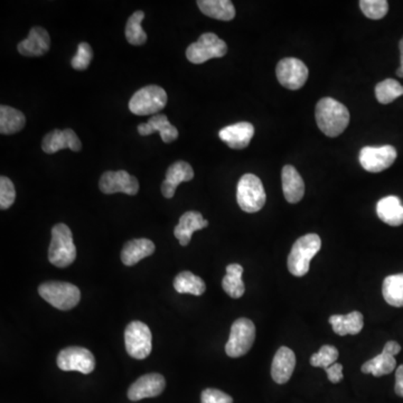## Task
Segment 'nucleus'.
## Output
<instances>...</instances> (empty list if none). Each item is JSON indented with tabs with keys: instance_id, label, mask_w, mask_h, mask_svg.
<instances>
[{
	"instance_id": "f257e3e1",
	"label": "nucleus",
	"mask_w": 403,
	"mask_h": 403,
	"mask_svg": "<svg viewBox=\"0 0 403 403\" xmlns=\"http://www.w3.org/2000/svg\"><path fill=\"white\" fill-rule=\"evenodd\" d=\"M315 116L319 129L331 138L340 136L350 124V112L348 108L333 98H323L319 100Z\"/></svg>"
},
{
	"instance_id": "f03ea898",
	"label": "nucleus",
	"mask_w": 403,
	"mask_h": 403,
	"mask_svg": "<svg viewBox=\"0 0 403 403\" xmlns=\"http://www.w3.org/2000/svg\"><path fill=\"white\" fill-rule=\"evenodd\" d=\"M322 248V240L319 235H306L299 237L290 251L288 257V269L296 277H303L309 272L311 261Z\"/></svg>"
},
{
	"instance_id": "7ed1b4c3",
	"label": "nucleus",
	"mask_w": 403,
	"mask_h": 403,
	"mask_svg": "<svg viewBox=\"0 0 403 403\" xmlns=\"http://www.w3.org/2000/svg\"><path fill=\"white\" fill-rule=\"evenodd\" d=\"M77 259V247L71 229L65 224H56L52 229V241L48 249V260L53 266L66 268Z\"/></svg>"
},
{
	"instance_id": "20e7f679",
	"label": "nucleus",
	"mask_w": 403,
	"mask_h": 403,
	"mask_svg": "<svg viewBox=\"0 0 403 403\" xmlns=\"http://www.w3.org/2000/svg\"><path fill=\"white\" fill-rule=\"evenodd\" d=\"M38 294L44 301L60 311L74 308L81 299L79 288L70 282H44L38 287Z\"/></svg>"
},
{
	"instance_id": "39448f33",
	"label": "nucleus",
	"mask_w": 403,
	"mask_h": 403,
	"mask_svg": "<svg viewBox=\"0 0 403 403\" xmlns=\"http://www.w3.org/2000/svg\"><path fill=\"white\" fill-rule=\"evenodd\" d=\"M237 200L242 211L256 213L266 204L267 195L264 184L258 176L245 174L237 183Z\"/></svg>"
},
{
	"instance_id": "423d86ee",
	"label": "nucleus",
	"mask_w": 403,
	"mask_h": 403,
	"mask_svg": "<svg viewBox=\"0 0 403 403\" xmlns=\"http://www.w3.org/2000/svg\"><path fill=\"white\" fill-rule=\"evenodd\" d=\"M166 104V91L158 85H147L132 95L129 101V110L137 116H156Z\"/></svg>"
},
{
	"instance_id": "0eeeda50",
	"label": "nucleus",
	"mask_w": 403,
	"mask_h": 403,
	"mask_svg": "<svg viewBox=\"0 0 403 403\" xmlns=\"http://www.w3.org/2000/svg\"><path fill=\"white\" fill-rule=\"evenodd\" d=\"M256 340V326L248 318H239L233 323L225 352L230 358H241L248 353Z\"/></svg>"
},
{
	"instance_id": "6e6552de",
	"label": "nucleus",
	"mask_w": 403,
	"mask_h": 403,
	"mask_svg": "<svg viewBox=\"0 0 403 403\" xmlns=\"http://www.w3.org/2000/svg\"><path fill=\"white\" fill-rule=\"evenodd\" d=\"M227 53V43L214 33H205L186 50V58L193 64L205 63L208 60L223 58Z\"/></svg>"
},
{
	"instance_id": "1a4fd4ad",
	"label": "nucleus",
	"mask_w": 403,
	"mask_h": 403,
	"mask_svg": "<svg viewBox=\"0 0 403 403\" xmlns=\"http://www.w3.org/2000/svg\"><path fill=\"white\" fill-rule=\"evenodd\" d=\"M151 330L147 325L139 321H134L126 327L124 344L126 350L131 358L144 360L151 352Z\"/></svg>"
},
{
	"instance_id": "9d476101",
	"label": "nucleus",
	"mask_w": 403,
	"mask_h": 403,
	"mask_svg": "<svg viewBox=\"0 0 403 403\" xmlns=\"http://www.w3.org/2000/svg\"><path fill=\"white\" fill-rule=\"evenodd\" d=\"M58 367L62 371H77L83 375H90L95 369V358L87 348H64L58 356Z\"/></svg>"
},
{
	"instance_id": "9b49d317",
	"label": "nucleus",
	"mask_w": 403,
	"mask_h": 403,
	"mask_svg": "<svg viewBox=\"0 0 403 403\" xmlns=\"http://www.w3.org/2000/svg\"><path fill=\"white\" fill-rule=\"evenodd\" d=\"M276 73L280 85L289 90L301 89L308 79L307 66L295 58H282L278 63Z\"/></svg>"
},
{
	"instance_id": "f8f14e48",
	"label": "nucleus",
	"mask_w": 403,
	"mask_h": 403,
	"mask_svg": "<svg viewBox=\"0 0 403 403\" xmlns=\"http://www.w3.org/2000/svg\"><path fill=\"white\" fill-rule=\"evenodd\" d=\"M397 151L392 146L364 147L360 151V163L370 173H380L392 166L397 159Z\"/></svg>"
},
{
	"instance_id": "ddd939ff",
	"label": "nucleus",
	"mask_w": 403,
	"mask_h": 403,
	"mask_svg": "<svg viewBox=\"0 0 403 403\" xmlns=\"http://www.w3.org/2000/svg\"><path fill=\"white\" fill-rule=\"evenodd\" d=\"M99 188L104 194L124 193L127 195H136L139 192V182L128 171H106L101 176Z\"/></svg>"
},
{
	"instance_id": "4468645a",
	"label": "nucleus",
	"mask_w": 403,
	"mask_h": 403,
	"mask_svg": "<svg viewBox=\"0 0 403 403\" xmlns=\"http://www.w3.org/2000/svg\"><path fill=\"white\" fill-rule=\"evenodd\" d=\"M400 350L401 346L399 343L394 340L387 342L383 348L382 353L371 358L370 361L365 362L362 365V372L364 375H372L377 377L390 375L397 367L394 356L400 353Z\"/></svg>"
},
{
	"instance_id": "2eb2a0df",
	"label": "nucleus",
	"mask_w": 403,
	"mask_h": 403,
	"mask_svg": "<svg viewBox=\"0 0 403 403\" xmlns=\"http://www.w3.org/2000/svg\"><path fill=\"white\" fill-rule=\"evenodd\" d=\"M166 387V381L163 375L158 373H151L146 375L139 379L129 387L128 390V398L131 401L143 400L146 398H154L158 397L163 393Z\"/></svg>"
},
{
	"instance_id": "dca6fc26",
	"label": "nucleus",
	"mask_w": 403,
	"mask_h": 403,
	"mask_svg": "<svg viewBox=\"0 0 403 403\" xmlns=\"http://www.w3.org/2000/svg\"><path fill=\"white\" fill-rule=\"evenodd\" d=\"M42 149L46 154H55L62 149L80 151L82 149L81 140L72 129L58 130L48 132L43 139Z\"/></svg>"
},
{
	"instance_id": "f3484780",
	"label": "nucleus",
	"mask_w": 403,
	"mask_h": 403,
	"mask_svg": "<svg viewBox=\"0 0 403 403\" xmlns=\"http://www.w3.org/2000/svg\"><path fill=\"white\" fill-rule=\"evenodd\" d=\"M50 48V37L43 27H33L28 36L17 46L19 54L28 58H36L48 53Z\"/></svg>"
},
{
	"instance_id": "a211bd4d",
	"label": "nucleus",
	"mask_w": 403,
	"mask_h": 403,
	"mask_svg": "<svg viewBox=\"0 0 403 403\" xmlns=\"http://www.w3.org/2000/svg\"><path fill=\"white\" fill-rule=\"evenodd\" d=\"M254 134V127L250 122H237L224 127L220 130L219 137L232 149L248 147Z\"/></svg>"
},
{
	"instance_id": "6ab92c4d",
	"label": "nucleus",
	"mask_w": 403,
	"mask_h": 403,
	"mask_svg": "<svg viewBox=\"0 0 403 403\" xmlns=\"http://www.w3.org/2000/svg\"><path fill=\"white\" fill-rule=\"evenodd\" d=\"M194 178V171L190 163L184 161L173 163L166 171V179L161 185L163 198H171L175 195L176 188L183 182H190Z\"/></svg>"
},
{
	"instance_id": "aec40b11",
	"label": "nucleus",
	"mask_w": 403,
	"mask_h": 403,
	"mask_svg": "<svg viewBox=\"0 0 403 403\" xmlns=\"http://www.w3.org/2000/svg\"><path fill=\"white\" fill-rule=\"evenodd\" d=\"M296 367V355L293 350L282 346L272 360V377L278 385H286L293 375Z\"/></svg>"
},
{
	"instance_id": "412c9836",
	"label": "nucleus",
	"mask_w": 403,
	"mask_h": 403,
	"mask_svg": "<svg viewBox=\"0 0 403 403\" xmlns=\"http://www.w3.org/2000/svg\"><path fill=\"white\" fill-rule=\"evenodd\" d=\"M208 225V220L202 214L195 211H188L183 214L178 224L174 229V235L181 245L186 247L192 240L193 233L205 229Z\"/></svg>"
},
{
	"instance_id": "4be33fe9",
	"label": "nucleus",
	"mask_w": 403,
	"mask_h": 403,
	"mask_svg": "<svg viewBox=\"0 0 403 403\" xmlns=\"http://www.w3.org/2000/svg\"><path fill=\"white\" fill-rule=\"evenodd\" d=\"M282 192L288 203L296 204L303 200L305 184L303 177L291 165H286L281 171Z\"/></svg>"
},
{
	"instance_id": "5701e85b",
	"label": "nucleus",
	"mask_w": 403,
	"mask_h": 403,
	"mask_svg": "<svg viewBox=\"0 0 403 403\" xmlns=\"http://www.w3.org/2000/svg\"><path fill=\"white\" fill-rule=\"evenodd\" d=\"M158 131L161 140L165 144H171L178 138V130L168 122L165 114H156L151 117L148 122L138 126V132L141 136H149Z\"/></svg>"
},
{
	"instance_id": "b1692460",
	"label": "nucleus",
	"mask_w": 403,
	"mask_h": 403,
	"mask_svg": "<svg viewBox=\"0 0 403 403\" xmlns=\"http://www.w3.org/2000/svg\"><path fill=\"white\" fill-rule=\"evenodd\" d=\"M377 214L379 219L391 227H400L403 224V205L398 196L391 195L377 202Z\"/></svg>"
},
{
	"instance_id": "393cba45",
	"label": "nucleus",
	"mask_w": 403,
	"mask_h": 403,
	"mask_svg": "<svg viewBox=\"0 0 403 403\" xmlns=\"http://www.w3.org/2000/svg\"><path fill=\"white\" fill-rule=\"evenodd\" d=\"M155 252V245L148 239H134L124 245L122 261L124 266L131 267Z\"/></svg>"
},
{
	"instance_id": "a878e982",
	"label": "nucleus",
	"mask_w": 403,
	"mask_h": 403,
	"mask_svg": "<svg viewBox=\"0 0 403 403\" xmlns=\"http://www.w3.org/2000/svg\"><path fill=\"white\" fill-rule=\"evenodd\" d=\"M333 331L340 336L358 335L363 330L364 318L360 311H352L348 315H333L328 319Z\"/></svg>"
},
{
	"instance_id": "bb28decb",
	"label": "nucleus",
	"mask_w": 403,
	"mask_h": 403,
	"mask_svg": "<svg viewBox=\"0 0 403 403\" xmlns=\"http://www.w3.org/2000/svg\"><path fill=\"white\" fill-rule=\"evenodd\" d=\"M198 9L205 15L217 21H232L235 9L230 0H198Z\"/></svg>"
},
{
	"instance_id": "cd10ccee",
	"label": "nucleus",
	"mask_w": 403,
	"mask_h": 403,
	"mask_svg": "<svg viewBox=\"0 0 403 403\" xmlns=\"http://www.w3.org/2000/svg\"><path fill=\"white\" fill-rule=\"evenodd\" d=\"M242 274L243 268L240 264H232L227 267V274L222 280V288L230 297L241 298L245 294V286Z\"/></svg>"
},
{
	"instance_id": "c85d7f7f",
	"label": "nucleus",
	"mask_w": 403,
	"mask_h": 403,
	"mask_svg": "<svg viewBox=\"0 0 403 403\" xmlns=\"http://www.w3.org/2000/svg\"><path fill=\"white\" fill-rule=\"evenodd\" d=\"M26 124V118L21 111L9 106L0 107V132L13 134L21 131Z\"/></svg>"
},
{
	"instance_id": "c756f323",
	"label": "nucleus",
	"mask_w": 403,
	"mask_h": 403,
	"mask_svg": "<svg viewBox=\"0 0 403 403\" xmlns=\"http://www.w3.org/2000/svg\"><path fill=\"white\" fill-rule=\"evenodd\" d=\"M174 288L178 294L202 296L205 293V282L190 272H183L177 274L174 280Z\"/></svg>"
},
{
	"instance_id": "7c9ffc66",
	"label": "nucleus",
	"mask_w": 403,
	"mask_h": 403,
	"mask_svg": "<svg viewBox=\"0 0 403 403\" xmlns=\"http://www.w3.org/2000/svg\"><path fill=\"white\" fill-rule=\"evenodd\" d=\"M383 297L393 307H403V274L385 278L382 287Z\"/></svg>"
},
{
	"instance_id": "2f4dec72",
	"label": "nucleus",
	"mask_w": 403,
	"mask_h": 403,
	"mask_svg": "<svg viewBox=\"0 0 403 403\" xmlns=\"http://www.w3.org/2000/svg\"><path fill=\"white\" fill-rule=\"evenodd\" d=\"M145 18V13L141 11H136L129 17L126 25V38L128 43L136 46L144 45L147 41V34L141 27Z\"/></svg>"
},
{
	"instance_id": "473e14b6",
	"label": "nucleus",
	"mask_w": 403,
	"mask_h": 403,
	"mask_svg": "<svg viewBox=\"0 0 403 403\" xmlns=\"http://www.w3.org/2000/svg\"><path fill=\"white\" fill-rule=\"evenodd\" d=\"M403 95V87L397 80L387 79L375 87V97L381 104H389Z\"/></svg>"
},
{
	"instance_id": "72a5a7b5",
	"label": "nucleus",
	"mask_w": 403,
	"mask_h": 403,
	"mask_svg": "<svg viewBox=\"0 0 403 403\" xmlns=\"http://www.w3.org/2000/svg\"><path fill=\"white\" fill-rule=\"evenodd\" d=\"M338 356L340 353H338V348L333 345H324L317 353L311 356V364L313 367H322L325 370L336 363Z\"/></svg>"
},
{
	"instance_id": "f704fd0d",
	"label": "nucleus",
	"mask_w": 403,
	"mask_h": 403,
	"mask_svg": "<svg viewBox=\"0 0 403 403\" xmlns=\"http://www.w3.org/2000/svg\"><path fill=\"white\" fill-rule=\"evenodd\" d=\"M360 7L367 18L375 21L385 17L389 11V4L387 0H361Z\"/></svg>"
},
{
	"instance_id": "c9c22d12",
	"label": "nucleus",
	"mask_w": 403,
	"mask_h": 403,
	"mask_svg": "<svg viewBox=\"0 0 403 403\" xmlns=\"http://www.w3.org/2000/svg\"><path fill=\"white\" fill-rule=\"evenodd\" d=\"M93 50L87 43H80L77 55L72 58L71 65L77 71H85L92 61Z\"/></svg>"
},
{
	"instance_id": "e433bc0d",
	"label": "nucleus",
	"mask_w": 403,
	"mask_h": 403,
	"mask_svg": "<svg viewBox=\"0 0 403 403\" xmlns=\"http://www.w3.org/2000/svg\"><path fill=\"white\" fill-rule=\"evenodd\" d=\"M16 198V190L9 177H0V208L7 210L13 205Z\"/></svg>"
},
{
	"instance_id": "4c0bfd02",
	"label": "nucleus",
	"mask_w": 403,
	"mask_h": 403,
	"mask_svg": "<svg viewBox=\"0 0 403 403\" xmlns=\"http://www.w3.org/2000/svg\"><path fill=\"white\" fill-rule=\"evenodd\" d=\"M200 403H233V399L216 389H206L200 395Z\"/></svg>"
},
{
	"instance_id": "58836bf2",
	"label": "nucleus",
	"mask_w": 403,
	"mask_h": 403,
	"mask_svg": "<svg viewBox=\"0 0 403 403\" xmlns=\"http://www.w3.org/2000/svg\"><path fill=\"white\" fill-rule=\"evenodd\" d=\"M325 372H326L327 377L332 383L340 382L343 377H344V375H343V365L338 363V362L331 365L330 367L325 369Z\"/></svg>"
},
{
	"instance_id": "ea45409f",
	"label": "nucleus",
	"mask_w": 403,
	"mask_h": 403,
	"mask_svg": "<svg viewBox=\"0 0 403 403\" xmlns=\"http://www.w3.org/2000/svg\"><path fill=\"white\" fill-rule=\"evenodd\" d=\"M395 393L403 398V365L397 369L395 372Z\"/></svg>"
},
{
	"instance_id": "a19ab883",
	"label": "nucleus",
	"mask_w": 403,
	"mask_h": 403,
	"mask_svg": "<svg viewBox=\"0 0 403 403\" xmlns=\"http://www.w3.org/2000/svg\"><path fill=\"white\" fill-rule=\"evenodd\" d=\"M399 48H400L401 64L400 68H399L398 71H397V74H398V77H403V38L400 41Z\"/></svg>"
}]
</instances>
